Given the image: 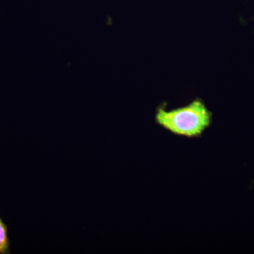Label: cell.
<instances>
[{"label": "cell", "mask_w": 254, "mask_h": 254, "mask_svg": "<svg viewBox=\"0 0 254 254\" xmlns=\"http://www.w3.org/2000/svg\"><path fill=\"white\" fill-rule=\"evenodd\" d=\"M8 247H9V244H8L6 227L0 219V254L6 253Z\"/></svg>", "instance_id": "obj_2"}, {"label": "cell", "mask_w": 254, "mask_h": 254, "mask_svg": "<svg viewBox=\"0 0 254 254\" xmlns=\"http://www.w3.org/2000/svg\"><path fill=\"white\" fill-rule=\"evenodd\" d=\"M155 118L159 126L173 134L193 138L201 136L210 127L213 114L203 100L196 98L186 106L169 111L159 107Z\"/></svg>", "instance_id": "obj_1"}]
</instances>
